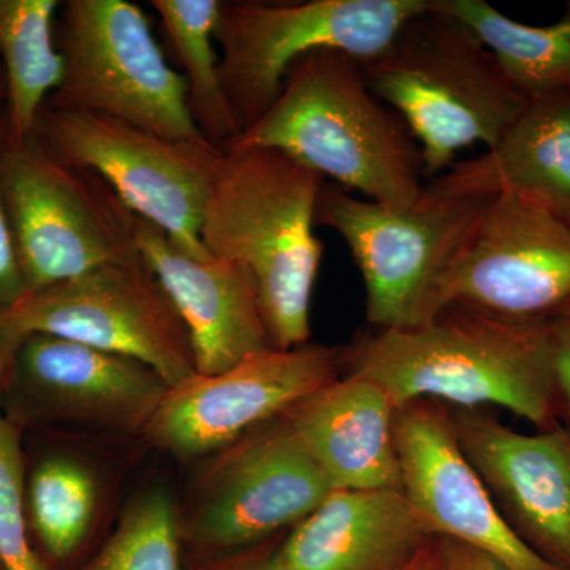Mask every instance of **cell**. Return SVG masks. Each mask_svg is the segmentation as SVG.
<instances>
[{"instance_id": "obj_1", "label": "cell", "mask_w": 570, "mask_h": 570, "mask_svg": "<svg viewBox=\"0 0 570 570\" xmlns=\"http://www.w3.org/2000/svg\"><path fill=\"white\" fill-rule=\"evenodd\" d=\"M343 352V374L376 382L396 409L431 400L502 407L538 430L561 422L550 326L508 324L452 306L422 325L371 328Z\"/></svg>"}, {"instance_id": "obj_2", "label": "cell", "mask_w": 570, "mask_h": 570, "mask_svg": "<svg viewBox=\"0 0 570 570\" xmlns=\"http://www.w3.org/2000/svg\"><path fill=\"white\" fill-rule=\"evenodd\" d=\"M245 148L283 151L347 193L401 212L425 194L419 142L344 52L296 59L275 104L225 146Z\"/></svg>"}, {"instance_id": "obj_3", "label": "cell", "mask_w": 570, "mask_h": 570, "mask_svg": "<svg viewBox=\"0 0 570 570\" xmlns=\"http://www.w3.org/2000/svg\"><path fill=\"white\" fill-rule=\"evenodd\" d=\"M200 238L246 269L277 351L309 343V309L324 243L316 235L326 179L272 148L224 149Z\"/></svg>"}, {"instance_id": "obj_4", "label": "cell", "mask_w": 570, "mask_h": 570, "mask_svg": "<svg viewBox=\"0 0 570 570\" xmlns=\"http://www.w3.org/2000/svg\"><path fill=\"white\" fill-rule=\"evenodd\" d=\"M358 67L367 88L419 142L426 181L444 174L469 146L491 148L528 105L493 52L431 0L387 50Z\"/></svg>"}, {"instance_id": "obj_5", "label": "cell", "mask_w": 570, "mask_h": 570, "mask_svg": "<svg viewBox=\"0 0 570 570\" xmlns=\"http://www.w3.org/2000/svg\"><path fill=\"white\" fill-rule=\"evenodd\" d=\"M0 193L26 295L138 257L137 214L88 168L32 134L0 153Z\"/></svg>"}, {"instance_id": "obj_6", "label": "cell", "mask_w": 570, "mask_h": 570, "mask_svg": "<svg viewBox=\"0 0 570 570\" xmlns=\"http://www.w3.org/2000/svg\"><path fill=\"white\" fill-rule=\"evenodd\" d=\"M428 0H220L214 39L220 82L239 132L269 110L288 67L318 50L370 61Z\"/></svg>"}, {"instance_id": "obj_7", "label": "cell", "mask_w": 570, "mask_h": 570, "mask_svg": "<svg viewBox=\"0 0 570 570\" xmlns=\"http://www.w3.org/2000/svg\"><path fill=\"white\" fill-rule=\"evenodd\" d=\"M63 59L56 110L96 112L176 140H200L181 71L165 58L148 14L129 0H67L56 18Z\"/></svg>"}, {"instance_id": "obj_8", "label": "cell", "mask_w": 570, "mask_h": 570, "mask_svg": "<svg viewBox=\"0 0 570 570\" xmlns=\"http://www.w3.org/2000/svg\"><path fill=\"white\" fill-rule=\"evenodd\" d=\"M452 306L515 325L569 318L570 225L517 195L485 198L419 325Z\"/></svg>"}, {"instance_id": "obj_9", "label": "cell", "mask_w": 570, "mask_h": 570, "mask_svg": "<svg viewBox=\"0 0 570 570\" xmlns=\"http://www.w3.org/2000/svg\"><path fill=\"white\" fill-rule=\"evenodd\" d=\"M33 134L66 163L99 175L130 212L159 227L183 253L213 257L200 230L224 149L205 138L176 140L110 116L47 105Z\"/></svg>"}, {"instance_id": "obj_10", "label": "cell", "mask_w": 570, "mask_h": 570, "mask_svg": "<svg viewBox=\"0 0 570 570\" xmlns=\"http://www.w3.org/2000/svg\"><path fill=\"white\" fill-rule=\"evenodd\" d=\"M0 328L18 341L40 333L129 356L170 389L197 376L186 325L141 255L26 295L0 309Z\"/></svg>"}, {"instance_id": "obj_11", "label": "cell", "mask_w": 570, "mask_h": 570, "mask_svg": "<svg viewBox=\"0 0 570 570\" xmlns=\"http://www.w3.org/2000/svg\"><path fill=\"white\" fill-rule=\"evenodd\" d=\"M485 198L428 193L412 208L354 197L325 183L317 225L346 243L365 285L371 328H409L422 322L428 296L459 249Z\"/></svg>"}, {"instance_id": "obj_12", "label": "cell", "mask_w": 570, "mask_h": 570, "mask_svg": "<svg viewBox=\"0 0 570 570\" xmlns=\"http://www.w3.org/2000/svg\"><path fill=\"white\" fill-rule=\"evenodd\" d=\"M343 347L307 343L197 374L168 390L145 434L181 459L225 450L343 376Z\"/></svg>"}, {"instance_id": "obj_13", "label": "cell", "mask_w": 570, "mask_h": 570, "mask_svg": "<svg viewBox=\"0 0 570 570\" xmlns=\"http://www.w3.org/2000/svg\"><path fill=\"white\" fill-rule=\"evenodd\" d=\"M332 491L325 472L283 415L225 449L187 528L200 546L242 549L296 527Z\"/></svg>"}, {"instance_id": "obj_14", "label": "cell", "mask_w": 570, "mask_h": 570, "mask_svg": "<svg viewBox=\"0 0 570 570\" xmlns=\"http://www.w3.org/2000/svg\"><path fill=\"white\" fill-rule=\"evenodd\" d=\"M449 414L461 453L510 530L554 568L570 570V423L530 434L487 409Z\"/></svg>"}, {"instance_id": "obj_15", "label": "cell", "mask_w": 570, "mask_h": 570, "mask_svg": "<svg viewBox=\"0 0 570 570\" xmlns=\"http://www.w3.org/2000/svg\"><path fill=\"white\" fill-rule=\"evenodd\" d=\"M395 441L404 497L431 538L456 540L508 570H561L502 519L461 453L445 404L422 400L396 409Z\"/></svg>"}, {"instance_id": "obj_16", "label": "cell", "mask_w": 570, "mask_h": 570, "mask_svg": "<svg viewBox=\"0 0 570 570\" xmlns=\"http://www.w3.org/2000/svg\"><path fill=\"white\" fill-rule=\"evenodd\" d=\"M9 387L32 415L127 433H145L170 390L145 363L40 333L22 337Z\"/></svg>"}, {"instance_id": "obj_17", "label": "cell", "mask_w": 570, "mask_h": 570, "mask_svg": "<svg viewBox=\"0 0 570 570\" xmlns=\"http://www.w3.org/2000/svg\"><path fill=\"white\" fill-rule=\"evenodd\" d=\"M135 242L183 318L197 374L212 376L273 347L246 269L190 257L156 225L137 216Z\"/></svg>"}, {"instance_id": "obj_18", "label": "cell", "mask_w": 570, "mask_h": 570, "mask_svg": "<svg viewBox=\"0 0 570 570\" xmlns=\"http://www.w3.org/2000/svg\"><path fill=\"white\" fill-rule=\"evenodd\" d=\"M431 535L401 490H335L268 554L273 570H406Z\"/></svg>"}, {"instance_id": "obj_19", "label": "cell", "mask_w": 570, "mask_h": 570, "mask_svg": "<svg viewBox=\"0 0 570 570\" xmlns=\"http://www.w3.org/2000/svg\"><path fill=\"white\" fill-rule=\"evenodd\" d=\"M453 198L512 194L570 225V89L528 100L491 148L426 181Z\"/></svg>"}, {"instance_id": "obj_20", "label": "cell", "mask_w": 570, "mask_h": 570, "mask_svg": "<svg viewBox=\"0 0 570 570\" xmlns=\"http://www.w3.org/2000/svg\"><path fill=\"white\" fill-rule=\"evenodd\" d=\"M396 407L367 379L343 374L288 411L295 433L333 490H401Z\"/></svg>"}, {"instance_id": "obj_21", "label": "cell", "mask_w": 570, "mask_h": 570, "mask_svg": "<svg viewBox=\"0 0 570 570\" xmlns=\"http://www.w3.org/2000/svg\"><path fill=\"white\" fill-rule=\"evenodd\" d=\"M58 0H0V67L6 75L10 137H31L48 97L61 85L56 47Z\"/></svg>"}, {"instance_id": "obj_22", "label": "cell", "mask_w": 570, "mask_h": 570, "mask_svg": "<svg viewBox=\"0 0 570 570\" xmlns=\"http://www.w3.org/2000/svg\"><path fill=\"white\" fill-rule=\"evenodd\" d=\"M468 26L528 100L570 89V9L549 26L523 24L485 0H431Z\"/></svg>"}, {"instance_id": "obj_23", "label": "cell", "mask_w": 570, "mask_h": 570, "mask_svg": "<svg viewBox=\"0 0 570 570\" xmlns=\"http://www.w3.org/2000/svg\"><path fill=\"white\" fill-rule=\"evenodd\" d=\"M151 6L183 69L195 126L205 140L225 149L239 127L220 82L219 52L214 50L220 0H153Z\"/></svg>"}, {"instance_id": "obj_24", "label": "cell", "mask_w": 570, "mask_h": 570, "mask_svg": "<svg viewBox=\"0 0 570 570\" xmlns=\"http://www.w3.org/2000/svg\"><path fill=\"white\" fill-rule=\"evenodd\" d=\"M29 519L45 549L56 560L69 558L91 530L96 483L77 461H41L26 489Z\"/></svg>"}, {"instance_id": "obj_25", "label": "cell", "mask_w": 570, "mask_h": 570, "mask_svg": "<svg viewBox=\"0 0 570 570\" xmlns=\"http://www.w3.org/2000/svg\"><path fill=\"white\" fill-rule=\"evenodd\" d=\"M80 570H181L179 521L170 497L159 490L132 502L102 550Z\"/></svg>"}, {"instance_id": "obj_26", "label": "cell", "mask_w": 570, "mask_h": 570, "mask_svg": "<svg viewBox=\"0 0 570 570\" xmlns=\"http://www.w3.org/2000/svg\"><path fill=\"white\" fill-rule=\"evenodd\" d=\"M26 508L20 434L0 414V566L3 570H45L29 542Z\"/></svg>"}, {"instance_id": "obj_27", "label": "cell", "mask_w": 570, "mask_h": 570, "mask_svg": "<svg viewBox=\"0 0 570 570\" xmlns=\"http://www.w3.org/2000/svg\"><path fill=\"white\" fill-rule=\"evenodd\" d=\"M10 137L6 104H0V153ZM26 296L24 283L18 264L13 235L7 216L6 204L0 193V309L18 305Z\"/></svg>"}, {"instance_id": "obj_28", "label": "cell", "mask_w": 570, "mask_h": 570, "mask_svg": "<svg viewBox=\"0 0 570 570\" xmlns=\"http://www.w3.org/2000/svg\"><path fill=\"white\" fill-rule=\"evenodd\" d=\"M554 393L561 422L570 423V317L550 326Z\"/></svg>"}, {"instance_id": "obj_29", "label": "cell", "mask_w": 570, "mask_h": 570, "mask_svg": "<svg viewBox=\"0 0 570 570\" xmlns=\"http://www.w3.org/2000/svg\"><path fill=\"white\" fill-rule=\"evenodd\" d=\"M438 570H508L482 551L445 538L431 539Z\"/></svg>"}, {"instance_id": "obj_30", "label": "cell", "mask_w": 570, "mask_h": 570, "mask_svg": "<svg viewBox=\"0 0 570 570\" xmlns=\"http://www.w3.org/2000/svg\"><path fill=\"white\" fill-rule=\"evenodd\" d=\"M20 344L21 341L7 335V333L0 328V395H2L3 390H6L7 382H9L11 365H13L14 355H17Z\"/></svg>"}, {"instance_id": "obj_31", "label": "cell", "mask_w": 570, "mask_h": 570, "mask_svg": "<svg viewBox=\"0 0 570 570\" xmlns=\"http://www.w3.org/2000/svg\"><path fill=\"white\" fill-rule=\"evenodd\" d=\"M268 554L234 558V560L217 562L206 570H273L269 568Z\"/></svg>"}, {"instance_id": "obj_32", "label": "cell", "mask_w": 570, "mask_h": 570, "mask_svg": "<svg viewBox=\"0 0 570 570\" xmlns=\"http://www.w3.org/2000/svg\"><path fill=\"white\" fill-rule=\"evenodd\" d=\"M406 570H438L436 558H434L431 542L428 543L426 549L407 566Z\"/></svg>"}, {"instance_id": "obj_33", "label": "cell", "mask_w": 570, "mask_h": 570, "mask_svg": "<svg viewBox=\"0 0 570 570\" xmlns=\"http://www.w3.org/2000/svg\"><path fill=\"white\" fill-rule=\"evenodd\" d=\"M6 99H7L6 75H3L2 67H0V104H6Z\"/></svg>"}, {"instance_id": "obj_34", "label": "cell", "mask_w": 570, "mask_h": 570, "mask_svg": "<svg viewBox=\"0 0 570 570\" xmlns=\"http://www.w3.org/2000/svg\"><path fill=\"white\" fill-rule=\"evenodd\" d=\"M0 570H3V569H2V566H0Z\"/></svg>"}]
</instances>
